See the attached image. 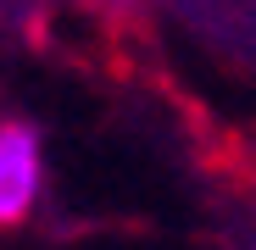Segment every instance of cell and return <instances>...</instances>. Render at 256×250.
<instances>
[{
    "label": "cell",
    "mask_w": 256,
    "mask_h": 250,
    "mask_svg": "<svg viewBox=\"0 0 256 250\" xmlns=\"http://www.w3.org/2000/svg\"><path fill=\"white\" fill-rule=\"evenodd\" d=\"M245 250H256V239H250V245H245Z\"/></svg>",
    "instance_id": "2"
},
{
    "label": "cell",
    "mask_w": 256,
    "mask_h": 250,
    "mask_svg": "<svg viewBox=\"0 0 256 250\" xmlns=\"http://www.w3.org/2000/svg\"><path fill=\"white\" fill-rule=\"evenodd\" d=\"M45 200V134L28 117H0V228H17Z\"/></svg>",
    "instance_id": "1"
}]
</instances>
